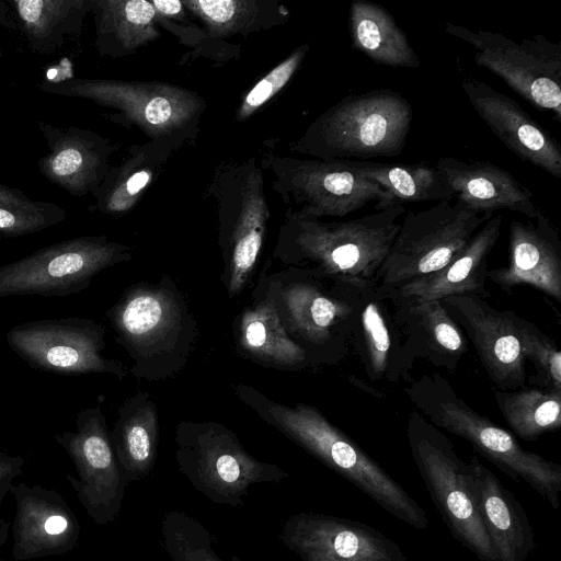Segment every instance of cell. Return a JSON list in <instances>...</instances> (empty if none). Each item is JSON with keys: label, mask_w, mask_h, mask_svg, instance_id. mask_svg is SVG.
I'll return each instance as SVG.
<instances>
[{"label": "cell", "mask_w": 561, "mask_h": 561, "mask_svg": "<svg viewBox=\"0 0 561 561\" xmlns=\"http://www.w3.org/2000/svg\"><path fill=\"white\" fill-rule=\"evenodd\" d=\"M238 391L242 400L270 424L353 483L392 516L416 529L428 527L427 516L414 499L317 408L305 403L283 405L244 386H240Z\"/></svg>", "instance_id": "obj_1"}, {"label": "cell", "mask_w": 561, "mask_h": 561, "mask_svg": "<svg viewBox=\"0 0 561 561\" xmlns=\"http://www.w3.org/2000/svg\"><path fill=\"white\" fill-rule=\"evenodd\" d=\"M405 213L397 204L382 210L340 221H321L299 211L287 213L286 232L299 260L312 272L342 286L366 291L377 286V275L400 230Z\"/></svg>", "instance_id": "obj_2"}, {"label": "cell", "mask_w": 561, "mask_h": 561, "mask_svg": "<svg viewBox=\"0 0 561 561\" xmlns=\"http://www.w3.org/2000/svg\"><path fill=\"white\" fill-rule=\"evenodd\" d=\"M404 392L434 426L467 440L515 482L524 480L553 508H559L561 466L524 449L510 432L472 409L447 379L439 374H424L410 381Z\"/></svg>", "instance_id": "obj_3"}, {"label": "cell", "mask_w": 561, "mask_h": 561, "mask_svg": "<svg viewBox=\"0 0 561 561\" xmlns=\"http://www.w3.org/2000/svg\"><path fill=\"white\" fill-rule=\"evenodd\" d=\"M413 110L390 89L351 94L322 113L295 150L321 160L393 158L405 147Z\"/></svg>", "instance_id": "obj_4"}, {"label": "cell", "mask_w": 561, "mask_h": 561, "mask_svg": "<svg viewBox=\"0 0 561 561\" xmlns=\"http://www.w3.org/2000/svg\"><path fill=\"white\" fill-rule=\"evenodd\" d=\"M175 460L193 488L220 505L240 506L253 484L288 477L278 466L254 458L232 431L215 422L180 423Z\"/></svg>", "instance_id": "obj_5"}, {"label": "cell", "mask_w": 561, "mask_h": 561, "mask_svg": "<svg viewBox=\"0 0 561 561\" xmlns=\"http://www.w3.org/2000/svg\"><path fill=\"white\" fill-rule=\"evenodd\" d=\"M407 437L419 473L454 538L480 561H499L476 505L468 463L417 411L409 415Z\"/></svg>", "instance_id": "obj_6"}, {"label": "cell", "mask_w": 561, "mask_h": 561, "mask_svg": "<svg viewBox=\"0 0 561 561\" xmlns=\"http://www.w3.org/2000/svg\"><path fill=\"white\" fill-rule=\"evenodd\" d=\"M43 92L80 98L113 108L110 119L136 125L153 139L194 129L205 108L204 100L193 91L161 82L117 79L70 78L45 81Z\"/></svg>", "instance_id": "obj_7"}, {"label": "cell", "mask_w": 561, "mask_h": 561, "mask_svg": "<svg viewBox=\"0 0 561 561\" xmlns=\"http://www.w3.org/2000/svg\"><path fill=\"white\" fill-rule=\"evenodd\" d=\"M493 214H476L449 201L409 210L377 275L382 294L445 267Z\"/></svg>", "instance_id": "obj_8"}, {"label": "cell", "mask_w": 561, "mask_h": 561, "mask_svg": "<svg viewBox=\"0 0 561 561\" xmlns=\"http://www.w3.org/2000/svg\"><path fill=\"white\" fill-rule=\"evenodd\" d=\"M129 259L127 245L105 236L64 240L1 265L0 298L72 295L87 288L103 270Z\"/></svg>", "instance_id": "obj_9"}, {"label": "cell", "mask_w": 561, "mask_h": 561, "mask_svg": "<svg viewBox=\"0 0 561 561\" xmlns=\"http://www.w3.org/2000/svg\"><path fill=\"white\" fill-rule=\"evenodd\" d=\"M446 32L474 49V61L561 123V43L541 34L515 42L503 34L446 23Z\"/></svg>", "instance_id": "obj_10"}, {"label": "cell", "mask_w": 561, "mask_h": 561, "mask_svg": "<svg viewBox=\"0 0 561 561\" xmlns=\"http://www.w3.org/2000/svg\"><path fill=\"white\" fill-rule=\"evenodd\" d=\"M275 174L274 188L299 213L320 219L344 217L375 203V210L397 205L376 182L365 178L347 160L266 157Z\"/></svg>", "instance_id": "obj_11"}, {"label": "cell", "mask_w": 561, "mask_h": 561, "mask_svg": "<svg viewBox=\"0 0 561 561\" xmlns=\"http://www.w3.org/2000/svg\"><path fill=\"white\" fill-rule=\"evenodd\" d=\"M104 327L85 318L42 319L12 327L8 346L31 367L65 376L100 373L119 379L125 366L102 355Z\"/></svg>", "instance_id": "obj_12"}, {"label": "cell", "mask_w": 561, "mask_h": 561, "mask_svg": "<svg viewBox=\"0 0 561 561\" xmlns=\"http://www.w3.org/2000/svg\"><path fill=\"white\" fill-rule=\"evenodd\" d=\"M54 439L73 461L78 478L67 474L66 479L89 517L100 526L112 523L129 482L114 455L101 408L79 410L76 431L57 433Z\"/></svg>", "instance_id": "obj_13"}, {"label": "cell", "mask_w": 561, "mask_h": 561, "mask_svg": "<svg viewBox=\"0 0 561 561\" xmlns=\"http://www.w3.org/2000/svg\"><path fill=\"white\" fill-rule=\"evenodd\" d=\"M218 202L224 230L229 228V296L239 294L256 265L266 233L268 207L261 168L254 159L231 167L218 180Z\"/></svg>", "instance_id": "obj_14"}, {"label": "cell", "mask_w": 561, "mask_h": 561, "mask_svg": "<svg viewBox=\"0 0 561 561\" xmlns=\"http://www.w3.org/2000/svg\"><path fill=\"white\" fill-rule=\"evenodd\" d=\"M278 537L302 561H409L397 542L371 526L327 514L291 515Z\"/></svg>", "instance_id": "obj_15"}, {"label": "cell", "mask_w": 561, "mask_h": 561, "mask_svg": "<svg viewBox=\"0 0 561 561\" xmlns=\"http://www.w3.org/2000/svg\"><path fill=\"white\" fill-rule=\"evenodd\" d=\"M440 301L471 340L481 366L496 388L526 387V362L513 311L497 310L479 296H448Z\"/></svg>", "instance_id": "obj_16"}, {"label": "cell", "mask_w": 561, "mask_h": 561, "mask_svg": "<svg viewBox=\"0 0 561 561\" xmlns=\"http://www.w3.org/2000/svg\"><path fill=\"white\" fill-rule=\"evenodd\" d=\"M119 342L138 364L170 355L180 342L184 313L168 288L135 286L106 312Z\"/></svg>", "instance_id": "obj_17"}, {"label": "cell", "mask_w": 561, "mask_h": 561, "mask_svg": "<svg viewBox=\"0 0 561 561\" xmlns=\"http://www.w3.org/2000/svg\"><path fill=\"white\" fill-rule=\"evenodd\" d=\"M10 493L15 501L11 524L15 561L64 556L78 546L81 525L57 490L20 482Z\"/></svg>", "instance_id": "obj_18"}, {"label": "cell", "mask_w": 561, "mask_h": 561, "mask_svg": "<svg viewBox=\"0 0 561 561\" xmlns=\"http://www.w3.org/2000/svg\"><path fill=\"white\" fill-rule=\"evenodd\" d=\"M363 293L345 286L331 291L322 284L300 282L283 288L278 301L291 332L314 346L336 341L343 348L348 337H357Z\"/></svg>", "instance_id": "obj_19"}, {"label": "cell", "mask_w": 561, "mask_h": 561, "mask_svg": "<svg viewBox=\"0 0 561 561\" xmlns=\"http://www.w3.org/2000/svg\"><path fill=\"white\" fill-rule=\"evenodd\" d=\"M461 85L474 111L507 149L551 176L561 178L559 144L517 102L474 78L465 79Z\"/></svg>", "instance_id": "obj_20"}, {"label": "cell", "mask_w": 561, "mask_h": 561, "mask_svg": "<svg viewBox=\"0 0 561 561\" xmlns=\"http://www.w3.org/2000/svg\"><path fill=\"white\" fill-rule=\"evenodd\" d=\"M48 152L37 165L50 183L75 197L93 194L107 174L116 145L92 130L39 122Z\"/></svg>", "instance_id": "obj_21"}, {"label": "cell", "mask_w": 561, "mask_h": 561, "mask_svg": "<svg viewBox=\"0 0 561 561\" xmlns=\"http://www.w3.org/2000/svg\"><path fill=\"white\" fill-rule=\"evenodd\" d=\"M510 264L488 270L486 277L506 293L527 285L561 300V240L542 213L527 222L510 225Z\"/></svg>", "instance_id": "obj_22"}, {"label": "cell", "mask_w": 561, "mask_h": 561, "mask_svg": "<svg viewBox=\"0 0 561 561\" xmlns=\"http://www.w3.org/2000/svg\"><path fill=\"white\" fill-rule=\"evenodd\" d=\"M435 168L451 192L456 203L476 214L497 210L520 213L535 219L542 211L534 195L510 172L489 161H462L440 158Z\"/></svg>", "instance_id": "obj_23"}, {"label": "cell", "mask_w": 561, "mask_h": 561, "mask_svg": "<svg viewBox=\"0 0 561 561\" xmlns=\"http://www.w3.org/2000/svg\"><path fill=\"white\" fill-rule=\"evenodd\" d=\"M502 216L493 215L445 267L382 294L390 302L440 300L448 296L488 298L486 262L501 234Z\"/></svg>", "instance_id": "obj_24"}, {"label": "cell", "mask_w": 561, "mask_h": 561, "mask_svg": "<svg viewBox=\"0 0 561 561\" xmlns=\"http://www.w3.org/2000/svg\"><path fill=\"white\" fill-rule=\"evenodd\" d=\"M468 467L476 505L497 560L526 561L535 549V535L523 506L477 456Z\"/></svg>", "instance_id": "obj_25"}, {"label": "cell", "mask_w": 561, "mask_h": 561, "mask_svg": "<svg viewBox=\"0 0 561 561\" xmlns=\"http://www.w3.org/2000/svg\"><path fill=\"white\" fill-rule=\"evenodd\" d=\"M391 304L392 320L412 359L425 358L435 366L455 370L468 351V343L442 301Z\"/></svg>", "instance_id": "obj_26"}, {"label": "cell", "mask_w": 561, "mask_h": 561, "mask_svg": "<svg viewBox=\"0 0 561 561\" xmlns=\"http://www.w3.org/2000/svg\"><path fill=\"white\" fill-rule=\"evenodd\" d=\"M195 129L153 139L129 149L128 157L117 167H111L100 186L92 194L90 210L121 216L134 208L146 188L158 176L162 167Z\"/></svg>", "instance_id": "obj_27"}, {"label": "cell", "mask_w": 561, "mask_h": 561, "mask_svg": "<svg viewBox=\"0 0 561 561\" xmlns=\"http://www.w3.org/2000/svg\"><path fill=\"white\" fill-rule=\"evenodd\" d=\"M357 337H360L364 365L371 379L394 382L407 377L414 360L377 287L363 293Z\"/></svg>", "instance_id": "obj_28"}, {"label": "cell", "mask_w": 561, "mask_h": 561, "mask_svg": "<svg viewBox=\"0 0 561 561\" xmlns=\"http://www.w3.org/2000/svg\"><path fill=\"white\" fill-rule=\"evenodd\" d=\"M158 436L157 408L149 394L138 392L128 398L110 432L114 455L128 482L142 479L152 469Z\"/></svg>", "instance_id": "obj_29"}, {"label": "cell", "mask_w": 561, "mask_h": 561, "mask_svg": "<svg viewBox=\"0 0 561 561\" xmlns=\"http://www.w3.org/2000/svg\"><path fill=\"white\" fill-rule=\"evenodd\" d=\"M94 46L113 58L135 53L157 39V13L150 0H92Z\"/></svg>", "instance_id": "obj_30"}, {"label": "cell", "mask_w": 561, "mask_h": 561, "mask_svg": "<svg viewBox=\"0 0 561 561\" xmlns=\"http://www.w3.org/2000/svg\"><path fill=\"white\" fill-rule=\"evenodd\" d=\"M348 27L352 46L373 62L393 68L416 69L421 61L405 33L383 7L354 0Z\"/></svg>", "instance_id": "obj_31"}, {"label": "cell", "mask_w": 561, "mask_h": 561, "mask_svg": "<svg viewBox=\"0 0 561 561\" xmlns=\"http://www.w3.org/2000/svg\"><path fill=\"white\" fill-rule=\"evenodd\" d=\"M28 48L50 55L80 33L92 0H10Z\"/></svg>", "instance_id": "obj_32"}, {"label": "cell", "mask_w": 561, "mask_h": 561, "mask_svg": "<svg viewBox=\"0 0 561 561\" xmlns=\"http://www.w3.org/2000/svg\"><path fill=\"white\" fill-rule=\"evenodd\" d=\"M365 178L378 183L396 204L454 198L435 165L347 160Z\"/></svg>", "instance_id": "obj_33"}, {"label": "cell", "mask_w": 561, "mask_h": 561, "mask_svg": "<svg viewBox=\"0 0 561 561\" xmlns=\"http://www.w3.org/2000/svg\"><path fill=\"white\" fill-rule=\"evenodd\" d=\"M239 342L249 354L277 365L296 366L306 359L305 350L288 335L272 300L262 301L243 312Z\"/></svg>", "instance_id": "obj_34"}, {"label": "cell", "mask_w": 561, "mask_h": 561, "mask_svg": "<svg viewBox=\"0 0 561 561\" xmlns=\"http://www.w3.org/2000/svg\"><path fill=\"white\" fill-rule=\"evenodd\" d=\"M505 422L520 438L537 439L561 426V392L540 387L494 391Z\"/></svg>", "instance_id": "obj_35"}, {"label": "cell", "mask_w": 561, "mask_h": 561, "mask_svg": "<svg viewBox=\"0 0 561 561\" xmlns=\"http://www.w3.org/2000/svg\"><path fill=\"white\" fill-rule=\"evenodd\" d=\"M183 4L205 23L211 36L248 34L267 27V18H278L267 13L283 9L267 8L270 2L257 0H185Z\"/></svg>", "instance_id": "obj_36"}, {"label": "cell", "mask_w": 561, "mask_h": 561, "mask_svg": "<svg viewBox=\"0 0 561 561\" xmlns=\"http://www.w3.org/2000/svg\"><path fill=\"white\" fill-rule=\"evenodd\" d=\"M67 218L53 202L35 201L16 187L0 183V237L15 238L56 226Z\"/></svg>", "instance_id": "obj_37"}, {"label": "cell", "mask_w": 561, "mask_h": 561, "mask_svg": "<svg viewBox=\"0 0 561 561\" xmlns=\"http://www.w3.org/2000/svg\"><path fill=\"white\" fill-rule=\"evenodd\" d=\"M162 547L172 561H240L225 560L213 548L208 529L192 516L168 511L161 519Z\"/></svg>", "instance_id": "obj_38"}, {"label": "cell", "mask_w": 561, "mask_h": 561, "mask_svg": "<svg viewBox=\"0 0 561 561\" xmlns=\"http://www.w3.org/2000/svg\"><path fill=\"white\" fill-rule=\"evenodd\" d=\"M523 357L539 374L540 388L561 392V352L556 342L531 322L513 312Z\"/></svg>", "instance_id": "obj_39"}, {"label": "cell", "mask_w": 561, "mask_h": 561, "mask_svg": "<svg viewBox=\"0 0 561 561\" xmlns=\"http://www.w3.org/2000/svg\"><path fill=\"white\" fill-rule=\"evenodd\" d=\"M308 48V44L296 48L248 92L236 113L237 121L250 117L287 84L306 57Z\"/></svg>", "instance_id": "obj_40"}, {"label": "cell", "mask_w": 561, "mask_h": 561, "mask_svg": "<svg viewBox=\"0 0 561 561\" xmlns=\"http://www.w3.org/2000/svg\"><path fill=\"white\" fill-rule=\"evenodd\" d=\"M24 463L23 457L0 451V483L13 481L16 477L21 476Z\"/></svg>", "instance_id": "obj_41"}, {"label": "cell", "mask_w": 561, "mask_h": 561, "mask_svg": "<svg viewBox=\"0 0 561 561\" xmlns=\"http://www.w3.org/2000/svg\"><path fill=\"white\" fill-rule=\"evenodd\" d=\"M158 19L185 21V7L180 0H150Z\"/></svg>", "instance_id": "obj_42"}, {"label": "cell", "mask_w": 561, "mask_h": 561, "mask_svg": "<svg viewBox=\"0 0 561 561\" xmlns=\"http://www.w3.org/2000/svg\"><path fill=\"white\" fill-rule=\"evenodd\" d=\"M13 481H4L0 483V512L1 506L4 501V497L8 493H10L11 488L13 486ZM10 522L4 519L0 514V548L7 542L9 537V529L11 527Z\"/></svg>", "instance_id": "obj_43"}, {"label": "cell", "mask_w": 561, "mask_h": 561, "mask_svg": "<svg viewBox=\"0 0 561 561\" xmlns=\"http://www.w3.org/2000/svg\"><path fill=\"white\" fill-rule=\"evenodd\" d=\"M0 26L11 31L20 30L12 7L2 0H0Z\"/></svg>", "instance_id": "obj_44"}, {"label": "cell", "mask_w": 561, "mask_h": 561, "mask_svg": "<svg viewBox=\"0 0 561 561\" xmlns=\"http://www.w3.org/2000/svg\"><path fill=\"white\" fill-rule=\"evenodd\" d=\"M2 55H3V51H2V49L0 48V58L2 57Z\"/></svg>", "instance_id": "obj_45"}]
</instances>
